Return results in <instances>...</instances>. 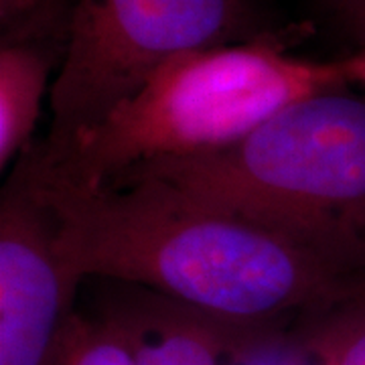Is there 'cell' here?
<instances>
[{
    "instance_id": "ba28073f",
    "label": "cell",
    "mask_w": 365,
    "mask_h": 365,
    "mask_svg": "<svg viewBox=\"0 0 365 365\" xmlns=\"http://www.w3.org/2000/svg\"><path fill=\"white\" fill-rule=\"evenodd\" d=\"M317 365H365V287L294 321Z\"/></svg>"
},
{
    "instance_id": "4fadbf2b",
    "label": "cell",
    "mask_w": 365,
    "mask_h": 365,
    "mask_svg": "<svg viewBox=\"0 0 365 365\" xmlns=\"http://www.w3.org/2000/svg\"><path fill=\"white\" fill-rule=\"evenodd\" d=\"M347 23L359 39L365 37V0H337Z\"/></svg>"
},
{
    "instance_id": "9c48e42d",
    "label": "cell",
    "mask_w": 365,
    "mask_h": 365,
    "mask_svg": "<svg viewBox=\"0 0 365 365\" xmlns=\"http://www.w3.org/2000/svg\"><path fill=\"white\" fill-rule=\"evenodd\" d=\"M225 365H317L294 323L246 327L225 323Z\"/></svg>"
},
{
    "instance_id": "3957f363",
    "label": "cell",
    "mask_w": 365,
    "mask_h": 365,
    "mask_svg": "<svg viewBox=\"0 0 365 365\" xmlns=\"http://www.w3.org/2000/svg\"><path fill=\"white\" fill-rule=\"evenodd\" d=\"M134 175L365 242V90L314 91L232 148L153 163L120 179Z\"/></svg>"
},
{
    "instance_id": "6da1fadb",
    "label": "cell",
    "mask_w": 365,
    "mask_h": 365,
    "mask_svg": "<svg viewBox=\"0 0 365 365\" xmlns=\"http://www.w3.org/2000/svg\"><path fill=\"white\" fill-rule=\"evenodd\" d=\"M16 169L51 207L86 278L146 288L230 325H290L365 287V242L199 195L150 175L79 187ZM11 169V170H13Z\"/></svg>"
},
{
    "instance_id": "5b68a950",
    "label": "cell",
    "mask_w": 365,
    "mask_h": 365,
    "mask_svg": "<svg viewBox=\"0 0 365 365\" xmlns=\"http://www.w3.org/2000/svg\"><path fill=\"white\" fill-rule=\"evenodd\" d=\"M83 278L59 246L47 201L16 169L0 195V365H59Z\"/></svg>"
},
{
    "instance_id": "277c9868",
    "label": "cell",
    "mask_w": 365,
    "mask_h": 365,
    "mask_svg": "<svg viewBox=\"0 0 365 365\" xmlns=\"http://www.w3.org/2000/svg\"><path fill=\"white\" fill-rule=\"evenodd\" d=\"M256 0H76L45 153H61L182 53L270 35Z\"/></svg>"
},
{
    "instance_id": "8992f818",
    "label": "cell",
    "mask_w": 365,
    "mask_h": 365,
    "mask_svg": "<svg viewBox=\"0 0 365 365\" xmlns=\"http://www.w3.org/2000/svg\"><path fill=\"white\" fill-rule=\"evenodd\" d=\"M96 309L116 323L136 365H225V323L177 300L104 280Z\"/></svg>"
},
{
    "instance_id": "7a4b0ae2",
    "label": "cell",
    "mask_w": 365,
    "mask_h": 365,
    "mask_svg": "<svg viewBox=\"0 0 365 365\" xmlns=\"http://www.w3.org/2000/svg\"><path fill=\"white\" fill-rule=\"evenodd\" d=\"M299 31L177 55L66 150L35 143L26 153L55 177L96 189L153 163L232 148L300 98L351 86L343 57L288 51Z\"/></svg>"
},
{
    "instance_id": "7c38bea8",
    "label": "cell",
    "mask_w": 365,
    "mask_h": 365,
    "mask_svg": "<svg viewBox=\"0 0 365 365\" xmlns=\"http://www.w3.org/2000/svg\"><path fill=\"white\" fill-rule=\"evenodd\" d=\"M343 63L347 69V78L353 88L365 90V37L359 39V47L347 57H343Z\"/></svg>"
},
{
    "instance_id": "30bf717a",
    "label": "cell",
    "mask_w": 365,
    "mask_h": 365,
    "mask_svg": "<svg viewBox=\"0 0 365 365\" xmlns=\"http://www.w3.org/2000/svg\"><path fill=\"white\" fill-rule=\"evenodd\" d=\"M76 0H0V41H45L66 47Z\"/></svg>"
},
{
    "instance_id": "8fae6325",
    "label": "cell",
    "mask_w": 365,
    "mask_h": 365,
    "mask_svg": "<svg viewBox=\"0 0 365 365\" xmlns=\"http://www.w3.org/2000/svg\"><path fill=\"white\" fill-rule=\"evenodd\" d=\"M59 365H136L124 331L102 311L81 313Z\"/></svg>"
},
{
    "instance_id": "52a82bcc",
    "label": "cell",
    "mask_w": 365,
    "mask_h": 365,
    "mask_svg": "<svg viewBox=\"0 0 365 365\" xmlns=\"http://www.w3.org/2000/svg\"><path fill=\"white\" fill-rule=\"evenodd\" d=\"M66 47L45 41H0V170L13 169L33 146L47 91Z\"/></svg>"
}]
</instances>
